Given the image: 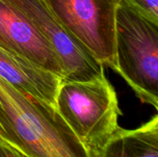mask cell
I'll return each mask as SVG.
<instances>
[{
  "label": "cell",
  "instance_id": "5",
  "mask_svg": "<svg viewBox=\"0 0 158 157\" xmlns=\"http://www.w3.org/2000/svg\"><path fill=\"white\" fill-rule=\"evenodd\" d=\"M30 21L56 55L64 72L63 81L104 79L105 67L64 30L42 0H8Z\"/></svg>",
  "mask_w": 158,
  "mask_h": 157
},
{
  "label": "cell",
  "instance_id": "1",
  "mask_svg": "<svg viewBox=\"0 0 158 157\" xmlns=\"http://www.w3.org/2000/svg\"><path fill=\"white\" fill-rule=\"evenodd\" d=\"M0 140L26 157H94L56 108L0 78Z\"/></svg>",
  "mask_w": 158,
  "mask_h": 157
},
{
  "label": "cell",
  "instance_id": "8",
  "mask_svg": "<svg viewBox=\"0 0 158 157\" xmlns=\"http://www.w3.org/2000/svg\"><path fill=\"white\" fill-rule=\"evenodd\" d=\"M94 157H158V116L137 129L120 127L94 153Z\"/></svg>",
  "mask_w": 158,
  "mask_h": 157
},
{
  "label": "cell",
  "instance_id": "4",
  "mask_svg": "<svg viewBox=\"0 0 158 157\" xmlns=\"http://www.w3.org/2000/svg\"><path fill=\"white\" fill-rule=\"evenodd\" d=\"M121 0H42L81 48L114 71L116 13Z\"/></svg>",
  "mask_w": 158,
  "mask_h": 157
},
{
  "label": "cell",
  "instance_id": "2",
  "mask_svg": "<svg viewBox=\"0 0 158 157\" xmlns=\"http://www.w3.org/2000/svg\"><path fill=\"white\" fill-rule=\"evenodd\" d=\"M116 72L144 104L158 109V23L126 0L116 13Z\"/></svg>",
  "mask_w": 158,
  "mask_h": 157
},
{
  "label": "cell",
  "instance_id": "6",
  "mask_svg": "<svg viewBox=\"0 0 158 157\" xmlns=\"http://www.w3.org/2000/svg\"><path fill=\"white\" fill-rule=\"evenodd\" d=\"M0 47L19 54L64 78L62 66L48 43L8 0H0Z\"/></svg>",
  "mask_w": 158,
  "mask_h": 157
},
{
  "label": "cell",
  "instance_id": "9",
  "mask_svg": "<svg viewBox=\"0 0 158 157\" xmlns=\"http://www.w3.org/2000/svg\"><path fill=\"white\" fill-rule=\"evenodd\" d=\"M144 17L158 23V0H126Z\"/></svg>",
  "mask_w": 158,
  "mask_h": 157
},
{
  "label": "cell",
  "instance_id": "3",
  "mask_svg": "<svg viewBox=\"0 0 158 157\" xmlns=\"http://www.w3.org/2000/svg\"><path fill=\"white\" fill-rule=\"evenodd\" d=\"M56 108L93 154L119 128L122 114L117 93L105 77L94 81H62Z\"/></svg>",
  "mask_w": 158,
  "mask_h": 157
},
{
  "label": "cell",
  "instance_id": "10",
  "mask_svg": "<svg viewBox=\"0 0 158 157\" xmlns=\"http://www.w3.org/2000/svg\"><path fill=\"white\" fill-rule=\"evenodd\" d=\"M0 157H26L19 150L0 140Z\"/></svg>",
  "mask_w": 158,
  "mask_h": 157
},
{
  "label": "cell",
  "instance_id": "7",
  "mask_svg": "<svg viewBox=\"0 0 158 157\" xmlns=\"http://www.w3.org/2000/svg\"><path fill=\"white\" fill-rule=\"evenodd\" d=\"M0 78L56 107L62 78L31 59L0 47Z\"/></svg>",
  "mask_w": 158,
  "mask_h": 157
}]
</instances>
